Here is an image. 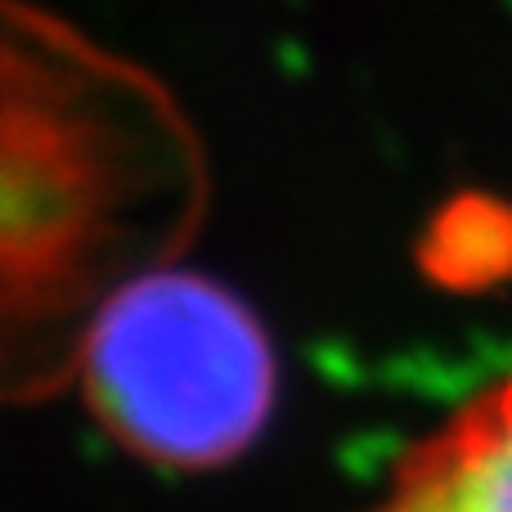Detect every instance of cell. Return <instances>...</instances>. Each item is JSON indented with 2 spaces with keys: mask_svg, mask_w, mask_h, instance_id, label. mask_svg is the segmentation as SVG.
<instances>
[{
  "mask_svg": "<svg viewBox=\"0 0 512 512\" xmlns=\"http://www.w3.org/2000/svg\"><path fill=\"white\" fill-rule=\"evenodd\" d=\"M162 99L90 45L0 0V396L72 378L95 315L167 265L185 180Z\"/></svg>",
  "mask_w": 512,
  "mask_h": 512,
  "instance_id": "1",
  "label": "cell"
},
{
  "mask_svg": "<svg viewBox=\"0 0 512 512\" xmlns=\"http://www.w3.org/2000/svg\"><path fill=\"white\" fill-rule=\"evenodd\" d=\"M77 378L126 454L203 472L234 463L270 423L274 346L230 288L158 265L95 315Z\"/></svg>",
  "mask_w": 512,
  "mask_h": 512,
  "instance_id": "2",
  "label": "cell"
},
{
  "mask_svg": "<svg viewBox=\"0 0 512 512\" xmlns=\"http://www.w3.org/2000/svg\"><path fill=\"white\" fill-rule=\"evenodd\" d=\"M369 512H512V373L427 432Z\"/></svg>",
  "mask_w": 512,
  "mask_h": 512,
  "instance_id": "3",
  "label": "cell"
}]
</instances>
